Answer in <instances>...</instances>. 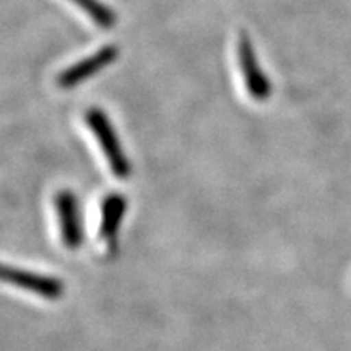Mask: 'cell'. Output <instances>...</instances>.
I'll return each instance as SVG.
<instances>
[{"label": "cell", "mask_w": 351, "mask_h": 351, "mask_svg": "<svg viewBox=\"0 0 351 351\" xmlns=\"http://www.w3.org/2000/svg\"><path fill=\"white\" fill-rule=\"evenodd\" d=\"M85 124L91 134L95 135L101 152L106 158L111 173L119 179L129 178L132 173V165L129 158L125 156L124 148H122L119 135L109 122L106 112H103L98 108L88 109L85 112Z\"/></svg>", "instance_id": "1"}, {"label": "cell", "mask_w": 351, "mask_h": 351, "mask_svg": "<svg viewBox=\"0 0 351 351\" xmlns=\"http://www.w3.org/2000/svg\"><path fill=\"white\" fill-rule=\"evenodd\" d=\"M54 205L62 244L69 251H78L85 236H83L80 204H78L77 195L69 189H64L56 194Z\"/></svg>", "instance_id": "2"}, {"label": "cell", "mask_w": 351, "mask_h": 351, "mask_svg": "<svg viewBox=\"0 0 351 351\" xmlns=\"http://www.w3.org/2000/svg\"><path fill=\"white\" fill-rule=\"evenodd\" d=\"M0 282L13 285V287L25 289L49 301H57L64 295V283L56 276H47L29 271L16 267H8L0 263Z\"/></svg>", "instance_id": "3"}, {"label": "cell", "mask_w": 351, "mask_h": 351, "mask_svg": "<svg viewBox=\"0 0 351 351\" xmlns=\"http://www.w3.org/2000/svg\"><path fill=\"white\" fill-rule=\"evenodd\" d=\"M238 60L244 86L249 96L256 101H265L271 95V85L261 65H258L256 51H254L252 41L247 33L239 34Z\"/></svg>", "instance_id": "4"}, {"label": "cell", "mask_w": 351, "mask_h": 351, "mask_svg": "<svg viewBox=\"0 0 351 351\" xmlns=\"http://www.w3.org/2000/svg\"><path fill=\"white\" fill-rule=\"evenodd\" d=\"M117 56H119V49L116 46L101 47L93 56H88L80 62L73 64L72 67L60 72L57 83H59L60 88H73L80 85V83L88 80L90 77L106 69L109 64H112L117 59Z\"/></svg>", "instance_id": "5"}, {"label": "cell", "mask_w": 351, "mask_h": 351, "mask_svg": "<svg viewBox=\"0 0 351 351\" xmlns=\"http://www.w3.org/2000/svg\"><path fill=\"white\" fill-rule=\"evenodd\" d=\"M127 212V200L122 194L112 192L106 199L101 202V225H99V238L106 243L109 247L114 245L119 238V230L124 221Z\"/></svg>", "instance_id": "6"}, {"label": "cell", "mask_w": 351, "mask_h": 351, "mask_svg": "<svg viewBox=\"0 0 351 351\" xmlns=\"http://www.w3.org/2000/svg\"><path fill=\"white\" fill-rule=\"evenodd\" d=\"M70 2L80 7L101 29H111L116 25V13L108 5H104L103 2H99V0H70Z\"/></svg>", "instance_id": "7"}]
</instances>
